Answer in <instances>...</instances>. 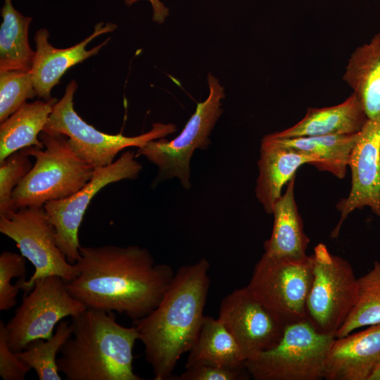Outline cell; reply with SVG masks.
Returning <instances> with one entry per match:
<instances>
[{
    "instance_id": "cell-1",
    "label": "cell",
    "mask_w": 380,
    "mask_h": 380,
    "mask_svg": "<svg viewBox=\"0 0 380 380\" xmlns=\"http://www.w3.org/2000/svg\"><path fill=\"white\" fill-rule=\"evenodd\" d=\"M75 265L78 275L65 281L73 298L87 308L117 312L133 320L156 308L175 273L139 246H81Z\"/></svg>"
},
{
    "instance_id": "cell-2",
    "label": "cell",
    "mask_w": 380,
    "mask_h": 380,
    "mask_svg": "<svg viewBox=\"0 0 380 380\" xmlns=\"http://www.w3.org/2000/svg\"><path fill=\"white\" fill-rule=\"evenodd\" d=\"M205 258L180 267L160 302L145 317L133 320L154 380H168L181 356L199 334L210 286Z\"/></svg>"
},
{
    "instance_id": "cell-3",
    "label": "cell",
    "mask_w": 380,
    "mask_h": 380,
    "mask_svg": "<svg viewBox=\"0 0 380 380\" xmlns=\"http://www.w3.org/2000/svg\"><path fill=\"white\" fill-rule=\"evenodd\" d=\"M72 334L57 358L67 380H141L133 369L139 335L124 327L113 312L87 308L72 317Z\"/></svg>"
},
{
    "instance_id": "cell-4",
    "label": "cell",
    "mask_w": 380,
    "mask_h": 380,
    "mask_svg": "<svg viewBox=\"0 0 380 380\" xmlns=\"http://www.w3.org/2000/svg\"><path fill=\"white\" fill-rule=\"evenodd\" d=\"M39 138L43 148H23L35 160L13 192L16 210L44 207L49 201L72 195L90 180L94 170L75 152L65 135L42 131Z\"/></svg>"
},
{
    "instance_id": "cell-5",
    "label": "cell",
    "mask_w": 380,
    "mask_h": 380,
    "mask_svg": "<svg viewBox=\"0 0 380 380\" xmlns=\"http://www.w3.org/2000/svg\"><path fill=\"white\" fill-rule=\"evenodd\" d=\"M334 338L318 332L307 319L291 323L274 346L247 359L244 367L255 380L323 379Z\"/></svg>"
},
{
    "instance_id": "cell-6",
    "label": "cell",
    "mask_w": 380,
    "mask_h": 380,
    "mask_svg": "<svg viewBox=\"0 0 380 380\" xmlns=\"http://www.w3.org/2000/svg\"><path fill=\"white\" fill-rule=\"evenodd\" d=\"M208 97L197 104L194 113L177 137L172 140L164 137L151 140L137 148V157L144 156L158 168L153 185L177 178L183 188H191V158L196 149L208 147L209 135L222 113L224 88L211 74L208 76Z\"/></svg>"
},
{
    "instance_id": "cell-7",
    "label": "cell",
    "mask_w": 380,
    "mask_h": 380,
    "mask_svg": "<svg viewBox=\"0 0 380 380\" xmlns=\"http://www.w3.org/2000/svg\"><path fill=\"white\" fill-rule=\"evenodd\" d=\"M77 88L74 80L68 84L63 97L53 105L43 132L65 135L75 152L94 168L111 164L117 154L126 148H139L149 141L165 137L177 130L172 123L156 122L150 131L135 137L100 132L87 124L75 110L73 96Z\"/></svg>"
},
{
    "instance_id": "cell-8",
    "label": "cell",
    "mask_w": 380,
    "mask_h": 380,
    "mask_svg": "<svg viewBox=\"0 0 380 380\" xmlns=\"http://www.w3.org/2000/svg\"><path fill=\"white\" fill-rule=\"evenodd\" d=\"M313 279L312 255L301 259L263 253L246 286L285 326L307 319L306 301Z\"/></svg>"
},
{
    "instance_id": "cell-9",
    "label": "cell",
    "mask_w": 380,
    "mask_h": 380,
    "mask_svg": "<svg viewBox=\"0 0 380 380\" xmlns=\"http://www.w3.org/2000/svg\"><path fill=\"white\" fill-rule=\"evenodd\" d=\"M313 279L306 301L307 320L319 333L335 337L357 299V279L348 261L319 243L311 255Z\"/></svg>"
},
{
    "instance_id": "cell-10",
    "label": "cell",
    "mask_w": 380,
    "mask_h": 380,
    "mask_svg": "<svg viewBox=\"0 0 380 380\" xmlns=\"http://www.w3.org/2000/svg\"><path fill=\"white\" fill-rule=\"evenodd\" d=\"M86 309L69 293L60 277L39 279L24 294L13 317L4 325L7 345L18 353L36 340L49 339L55 326L63 318L75 317Z\"/></svg>"
},
{
    "instance_id": "cell-11",
    "label": "cell",
    "mask_w": 380,
    "mask_h": 380,
    "mask_svg": "<svg viewBox=\"0 0 380 380\" xmlns=\"http://www.w3.org/2000/svg\"><path fill=\"white\" fill-rule=\"evenodd\" d=\"M0 232L15 242L20 254L34 266V272L21 289L27 293L39 279L58 276L69 281L78 275L58 247L54 227L44 207L20 208L8 216L0 217Z\"/></svg>"
},
{
    "instance_id": "cell-12",
    "label": "cell",
    "mask_w": 380,
    "mask_h": 380,
    "mask_svg": "<svg viewBox=\"0 0 380 380\" xmlns=\"http://www.w3.org/2000/svg\"><path fill=\"white\" fill-rule=\"evenodd\" d=\"M136 154L127 151L113 163L94 168L90 180L72 195L51 201L44 205L49 221L54 227L56 242L67 260L75 264L80 257L78 232L84 215L94 196L107 185L138 177L142 165Z\"/></svg>"
},
{
    "instance_id": "cell-13",
    "label": "cell",
    "mask_w": 380,
    "mask_h": 380,
    "mask_svg": "<svg viewBox=\"0 0 380 380\" xmlns=\"http://www.w3.org/2000/svg\"><path fill=\"white\" fill-rule=\"evenodd\" d=\"M348 166L351 170L348 196L336 204L340 219L331 237L337 238L343 223L355 210L365 207L380 218V119H368L358 133Z\"/></svg>"
},
{
    "instance_id": "cell-14",
    "label": "cell",
    "mask_w": 380,
    "mask_h": 380,
    "mask_svg": "<svg viewBox=\"0 0 380 380\" xmlns=\"http://www.w3.org/2000/svg\"><path fill=\"white\" fill-rule=\"evenodd\" d=\"M218 319L237 342L246 360L274 346L285 327L246 286L222 300Z\"/></svg>"
},
{
    "instance_id": "cell-15",
    "label": "cell",
    "mask_w": 380,
    "mask_h": 380,
    "mask_svg": "<svg viewBox=\"0 0 380 380\" xmlns=\"http://www.w3.org/2000/svg\"><path fill=\"white\" fill-rule=\"evenodd\" d=\"M116 27L117 25L111 23H99L90 36L66 49H57L51 46L47 30L42 28L37 31L34 36L35 56L30 71L37 95L43 100L50 99L51 90L58 83L63 75L70 67L97 54L110 38L93 49L86 50L89 42L102 34L113 32Z\"/></svg>"
},
{
    "instance_id": "cell-16",
    "label": "cell",
    "mask_w": 380,
    "mask_h": 380,
    "mask_svg": "<svg viewBox=\"0 0 380 380\" xmlns=\"http://www.w3.org/2000/svg\"><path fill=\"white\" fill-rule=\"evenodd\" d=\"M380 364V323L335 338L325 360L323 379L369 380Z\"/></svg>"
},
{
    "instance_id": "cell-17",
    "label": "cell",
    "mask_w": 380,
    "mask_h": 380,
    "mask_svg": "<svg viewBox=\"0 0 380 380\" xmlns=\"http://www.w3.org/2000/svg\"><path fill=\"white\" fill-rule=\"evenodd\" d=\"M317 163L312 154L284 146L270 134L265 135L261 142L255 188L256 198L265 213H272L283 186L296 176L299 167L303 164L315 166Z\"/></svg>"
},
{
    "instance_id": "cell-18",
    "label": "cell",
    "mask_w": 380,
    "mask_h": 380,
    "mask_svg": "<svg viewBox=\"0 0 380 380\" xmlns=\"http://www.w3.org/2000/svg\"><path fill=\"white\" fill-rule=\"evenodd\" d=\"M368 118L359 99L352 93L343 102L329 107L309 108L293 126L272 134L281 138L357 134Z\"/></svg>"
},
{
    "instance_id": "cell-19",
    "label": "cell",
    "mask_w": 380,
    "mask_h": 380,
    "mask_svg": "<svg viewBox=\"0 0 380 380\" xmlns=\"http://www.w3.org/2000/svg\"><path fill=\"white\" fill-rule=\"evenodd\" d=\"M294 176L286 191L275 203L272 215L274 224L270 238L264 243L265 253L278 258L301 259L307 257L310 239L304 232L303 223L294 197Z\"/></svg>"
},
{
    "instance_id": "cell-20",
    "label": "cell",
    "mask_w": 380,
    "mask_h": 380,
    "mask_svg": "<svg viewBox=\"0 0 380 380\" xmlns=\"http://www.w3.org/2000/svg\"><path fill=\"white\" fill-rule=\"evenodd\" d=\"M343 80L359 99L368 119H380V32L352 53Z\"/></svg>"
},
{
    "instance_id": "cell-21",
    "label": "cell",
    "mask_w": 380,
    "mask_h": 380,
    "mask_svg": "<svg viewBox=\"0 0 380 380\" xmlns=\"http://www.w3.org/2000/svg\"><path fill=\"white\" fill-rule=\"evenodd\" d=\"M56 98L25 103L0 126V162L11 153L30 146L43 148L38 138L44 130Z\"/></svg>"
},
{
    "instance_id": "cell-22",
    "label": "cell",
    "mask_w": 380,
    "mask_h": 380,
    "mask_svg": "<svg viewBox=\"0 0 380 380\" xmlns=\"http://www.w3.org/2000/svg\"><path fill=\"white\" fill-rule=\"evenodd\" d=\"M189 352L185 367L212 365L233 369L245 368L244 355L218 318L204 316L198 338Z\"/></svg>"
},
{
    "instance_id": "cell-23",
    "label": "cell",
    "mask_w": 380,
    "mask_h": 380,
    "mask_svg": "<svg viewBox=\"0 0 380 380\" xmlns=\"http://www.w3.org/2000/svg\"><path fill=\"white\" fill-rule=\"evenodd\" d=\"M1 14L0 72L31 71L35 56L28 41L32 18L17 11L11 0H4Z\"/></svg>"
},
{
    "instance_id": "cell-24",
    "label": "cell",
    "mask_w": 380,
    "mask_h": 380,
    "mask_svg": "<svg viewBox=\"0 0 380 380\" xmlns=\"http://www.w3.org/2000/svg\"><path fill=\"white\" fill-rule=\"evenodd\" d=\"M358 133L292 138L277 137L272 133L269 134L284 146L314 156L318 160L315 165L317 170L329 172L338 179H343Z\"/></svg>"
},
{
    "instance_id": "cell-25",
    "label": "cell",
    "mask_w": 380,
    "mask_h": 380,
    "mask_svg": "<svg viewBox=\"0 0 380 380\" xmlns=\"http://www.w3.org/2000/svg\"><path fill=\"white\" fill-rule=\"evenodd\" d=\"M380 323V262L357 279V299L348 317L335 338L343 337L356 329Z\"/></svg>"
},
{
    "instance_id": "cell-26",
    "label": "cell",
    "mask_w": 380,
    "mask_h": 380,
    "mask_svg": "<svg viewBox=\"0 0 380 380\" xmlns=\"http://www.w3.org/2000/svg\"><path fill=\"white\" fill-rule=\"evenodd\" d=\"M72 334L71 322L62 319L51 338L36 340L23 350L15 353L23 362L35 371L39 380H61L56 356Z\"/></svg>"
},
{
    "instance_id": "cell-27",
    "label": "cell",
    "mask_w": 380,
    "mask_h": 380,
    "mask_svg": "<svg viewBox=\"0 0 380 380\" xmlns=\"http://www.w3.org/2000/svg\"><path fill=\"white\" fill-rule=\"evenodd\" d=\"M37 95L30 71L0 72V122Z\"/></svg>"
},
{
    "instance_id": "cell-28",
    "label": "cell",
    "mask_w": 380,
    "mask_h": 380,
    "mask_svg": "<svg viewBox=\"0 0 380 380\" xmlns=\"http://www.w3.org/2000/svg\"><path fill=\"white\" fill-rule=\"evenodd\" d=\"M24 149L17 151L0 162V217L16 211L12 195L28 174L33 164Z\"/></svg>"
},
{
    "instance_id": "cell-29",
    "label": "cell",
    "mask_w": 380,
    "mask_h": 380,
    "mask_svg": "<svg viewBox=\"0 0 380 380\" xmlns=\"http://www.w3.org/2000/svg\"><path fill=\"white\" fill-rule=\"evenodd\" d=\"M25 258L21 254L4 251L0 255V310L6 311L17 303L21 289V277L26 272Z\"/></svg>"
},
{
    "instance_id": "cell-30",
    "label": "cell",
    "mask_w": 380,
    "mask_h": 380,
    "mask_svg": "<svg viewBox=\"0 0 380 380\" xmlns=\"http://www.w3.org/2000/svg\"><path fill=\"white\" fill-rule=\"evenodd\" d=\"M4 325L0 321V375L4 380H23L31 369L8 346Z\"/></svg>"
},
{
    "instance_id": "cell-31",
    "label": "cell",
    "mask_w": 380,
    "mask_h": 380,
    "mask_svg": "<svg viewBox=\"0 0 380 380\" xmlns=\"http://www.w3.org/2000/svg\"><path fill=\"white\" fill-rule=\"evenodd\" d=\"M242 369H233L212 365H198L186 367L177 380H237Z\"/></svg>"
},
{
    "instance_id": "cell-32",
    "label": "cell",
    "mask_w": 380,
    "mask_h": 380,
    "mask_svg": "<svg viewBox=\"0 0 380 380\" xmlns=\"http://www.w3.org/2000/svg\"><path fill=\"white\" fill-rule=\"evenodd\" d=\"M139 0H125V4L130 6ZM151 2L153 15V20L159 24L164 22L165 18L168 15V8L160 0H148Z\"/></svg>"
},
{
    "instance_id": "cell-33",
    "label": "cell",
    "mask_w": 380,
    "mask_h": 380,
    "mask_svg": "<svg viewBox=\"0 0 380 380\" xmlns=\"http://www.w3.org/2000/svg\"><path fill=\"white\" fill-rule=\"evenodd\" d=\"M369 380H380V364L371 375Z\"/></svg>"
}]
</instances>
